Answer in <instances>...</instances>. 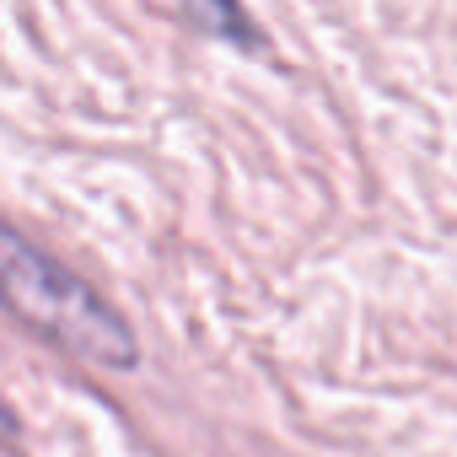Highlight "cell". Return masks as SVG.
<instances>
[{"label": "cell", "mask_w": 457, "mask_h": 457, "mask_svg": "<svg viewBox=\"0 0 457 457\" xmlns=\"http://www.w3.org/2000/svg\"><path fill=\"white\" fill-rule=\"evenodd\" d=\"M0 302L92 366H135V334L103 302V291H92L76 270H65L6 220H0Z\"/></svg>", "instance_id": "1"}]
</instances>
